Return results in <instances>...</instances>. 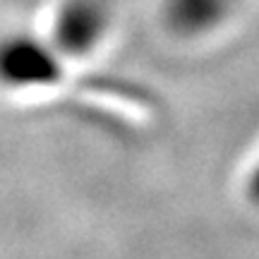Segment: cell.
Returning <instances> with one entry per match:
<instances>
[{
  "mask_svg": "<svg viewBox=\"0 0 259 259\" xmlns=\"http://www.w3.org/2000/svg\"><path fill=\"white\" fill-rule=\"evenodd\" d=\"M56 31L63 51L84 53L101 36V10L89 0H72L60 12Z\"/></svg>",
  "mask_w": 259,
  "mask_h": 259,
  "instance_id": "obj_1",
  "label": "cell"
}]
</instances>
